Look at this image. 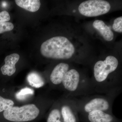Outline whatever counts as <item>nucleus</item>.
<instances>
[{"mask_svg": "<svg viewBox=\"0 0 122 122\" xmlns=\"http://www.w3.org/2000/svg\"><path fill=\"white\" fill-rule=\"evenodd\" d=\"M41 52L47 58L67 60L74 54L75 49L73 44L65 37H54L46 40L41 46Z\"/></svg>", "mask_w": 122, "mask_h": 122, "instance_id": "obj_3", "label": "nucleus"}, {"mask_svg": "<svg viewBox=\"0 0 122 122\" xmlns=\"http://www.w3.org/2000/svg\"><path fill=\"white\" fill-rule=\"evenodd\" d=\"M117 97L110 94H91L76 97L79 113L84 115L96 110L112 113L113 103Z\"/></svg>", "mask_w": 122, "mask_h": 122, "instance_id": "obj_4", "label": "nucleus"}, {"mask_svg": "<svg viewBox=\"0 0 122 122\" xmlns=\"http://www.w3.org/2000/svg\"><path fill=\"white\" fill-rule=\"evenodd\" d=\"M58 107H55L51 111L47 118V122H62L60 106Z\"/></svg>", "mask_w": 122, "mask_h": 122, "instance_id": "obj_14", "label": "nucleus"}, {"mask_svg": "<svg viewBox=\"0 0 122 122\" xmlns=\"http://www.w3.org/2000/svg\"><path fill=\"white\" fill-rule=\"evenodd\" d=\"M70 70V66L68 63L61 62L56 66L50 75L51 83L55 85L62 84L65 74Z\"/></svg>", "mask_w": 122, "mask_h": 122, "instance_id": "obj_8", "label": "nucleus"}, {"mask_svg": "<svg viewBox=\"0 0 122 122\" xmlns=\"http://www.w3.org/2000/svg\"><path fill=\"white\" fill-rule=\"evenodd\" d=\"M27 78L29 85L35 88H40L45 84V82L41 76L36 72L30 73L28 75Z\"/></svg>", "mask_w": 122, "mask_h": 122, "instance_id": "obj_13", "label": "nucleus"}, {"mask_svg": "<svg viewBox=\"0 0 122 122\" xmlns=\"http://www.w3.org/2000/svg\"><path fill=\"white\" fill-rule=\"evenodd\" d=\"M93 26L98 30L106 41H110L113 39L114 35L110 28L101 20H97L94 21Z\"/></svg>", "mask_w": 122, "mask_h": 122, "instance_id": "obj_11", "label": "nucleus"}, {"mask_svg": "<svg viewBox=\"0 0 122 122\" xmlns=\"http://www.w3.org/2000/svg\"><path fill=\"white\" fill-rule=\"evenodd\" d=\"M61 84L66 93V97H77L95 93L91 80L82 77L75 69L69 70L66 73Z\"/></svg>", "mask_w": 122, "mask_h": 122, "instance_id": "obj_2", "label": "nucleus"}, {"mask_svg": "<svg viewBox=\"0 0 122 122\" xmlns=\"http://www.w3.org/2000/svg\"><path fill=\"white\" fill-rule=\"evenodd\" d=\"M20 58L17 53L12 54L5 57V64L1 68L0 70L3 75L11 76L16 72L15 65Z\"/></svg>", "mask_w": 122, "mask_h": 122, "instance_id": "obj_9", "label": "nucleus"}, {"mask_svg": "<svg viewBox=\"0 0 122 122\" xmlns=\"http://www.w3.org/2000/svg\"><path fill=\"white\" fill-rule=\"evenodd\" d=\"M111 9L110 3L103 0H89L79 5L78 10L82 15L88 17L97 16L108 13Z\"/></svg>", "mask_w": 122, "mask_h": 122, "instance_id": "obj_6", "label": "nucleus"}, {"mask_svg": "<svg viewBox=\"0 0 122 122\" xmlns=\"http://www.w3.org/2000/svg\"><path fill=\"white\" fill-rule=\"evenodd\" d=\"M83 115L86 117L89 122H114L115 119L112 113L99 110L94 111Z\"/></svg>", "mask_w": 122, "mask_h": 122, "instance_id": "obj_10", "label": "nucleus"}, {"mask_svg": "<svg viewBox=\"0 0 122 122\" xmlns=\"http://www.w3.org/2000/svg\"><path fill=\"white\" fill-rule=\"evenodd\" d=\"M14 25L10 22H0V34L12 30Z\"/></svg>", "mask_w": 122, "mask_h": 122, "instance_id": "obj_17", "label": "nucleus"}, {"mask_svg": "<svg viewBox=\"0 0 122 122\" xmlns=\"http://www.w3.org/2000/svg\"><path fill=\"white\" fill-rule=\"evenodd\" d=\"M39 109L33 104L21 107H13L2 112L4 118L10 122H29L35 119L39 115Z\"/></svg>", "mask_w": 122, "mask_h": 122, "instance_id": "obj_5", "label": "nucleus"}, {"mask_svg": "<svg viewBox=\"0 0 122 122\" xmlns=\"http://www.w3.org/2000/svg\"><path fill=\"white\" fill-rule=\"evenodd\" d=\"M113 29L116 32H122V17L116 18L114 20L113 25Z\"/></svg>", "mask_w": 122, "mask_h": 122, "instance_id": "obj_18", "label": "nucleus"}, {"mask_svg": "<svg viewBox=\"0 0 122 122\" xmlns=\"http://www.w3.org/2000/svg\"><path fill=\"white\" fill-rule=\"evenodd\" d=\"M14 105L13 100L5 98L0 95V113L12 107Z\"/></svg>", "mask_w": 122, "mask_h": 122, "instance_id": "obj_16", "label": "nucleus"}, {"mask_svg": "<svg viewBox=\"0 0 122 122\" xmlns=\"http://www.w3.org/2000/svg\"><path fill=\"white\" fill-rule=\"evenodd\" d=\"M10 20V16L7 11H2L0 12V22H7Z\"/></svg>", "mask_w": 122, "mask_h": 122, "instance_id": "obj_19", "label": "nucleus"}, {"mask_svg": "<svg viewBox=\"0 0 122 122\" xmlns=\"http://www.w3.org/2000/svg\"><path fill=\"white\" fill-rule=\"evenodd\" d=\"M34 91L32 89L26 87L22 88L16 93V98L20 100H25L30 95H33Z\"/></svg>", "mask_w": 122, "mask_h": 122, "instance_id": "obj_15", "label": "nucleus"}, {"mask_svg": "<svg viewBox=\"0 0 122 122\" xmlns=\"http://www.w3.org/2000/svg\"><path fill=\"white\" fill-rule=\"evenodd\" d=\"M118 65L117 59L113 56H108L103 61L96 62L94 66L93 77L91 79L95 93L117 96L120 93L122 86L110 77L117 69Z\"/></svg>", "mask_w": 122, "mask_h": 122, "instance_id": "obj_1", "label": "nucleus"}, {"mask_svg": "<svg viewBox=\"0 0 122 122\" xmlns=\"http://www.w3.org/2000/svg\"><path fill=\"white\" fill-rule=\"evenodd\" d=\"M15 1L18 6L32 12L37 11L41 7L39 0H15Z\"/></svg>", "mask_w": 122, "mask_h": 122, "instance_id": "obj_12", "label": "nucleus"}, {"mask_svg": "<svg viewBox=\"0 0 122 122\" xmlns=\"http://www.w3.org/2000/svg\"><path fill=\"white\" fill-rule=\"evenodd\" d=\"M60 110L63 122H77L79 113L76 97H66L63 99Z\"/></svg>", "mask_w": 122, "mask_h": 122, "instance_id": "obj_7", "label": "nucleus"}]
</instances>
